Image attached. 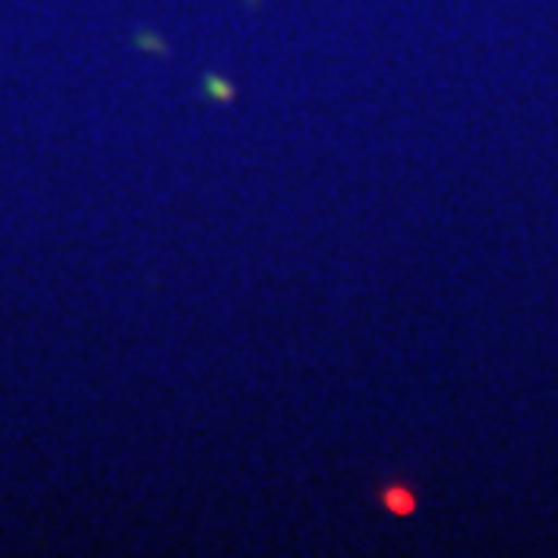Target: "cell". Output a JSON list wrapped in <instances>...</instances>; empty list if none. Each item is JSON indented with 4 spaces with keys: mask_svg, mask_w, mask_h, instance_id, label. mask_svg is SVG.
<instances>
[{
    "mask_svg": "<svg viewBox=\"0 0 558 558\" xmlns=\"http://www.w3.org/2000/svg\"><path fill=\"white\" fill-rule=\"evenodd\" d=\"M388 505H392L396 511H407V508H414V497H403V494H396V489H392V494H388Z\"/></svg>",
    "mask_w": 558,
    "mask_h": 558,
    "instance_id": "6da1fadb",
    "label": "cell"
}]
</instances>
